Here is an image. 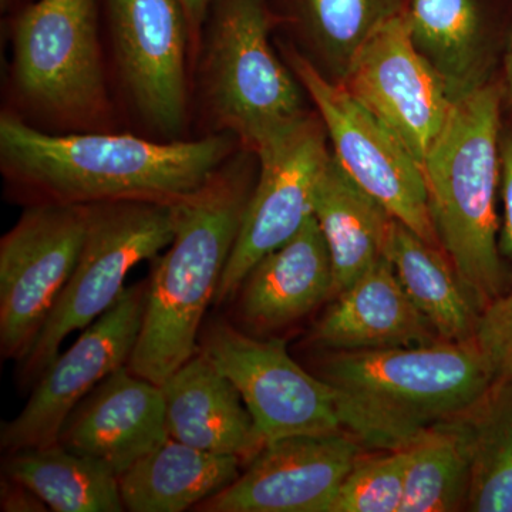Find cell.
<instances>
[{
	"instance_id": "cell-2",
	"label": "cell",
	"mask_w": 512,
	"mask_h": 512,
	"mask_svg": "<svg viewBox=\"0 0 512 512\" xmlns=\"http://www.w3.org/2000/svg\"><path fill=\"white\" fill-rule=\"evenodd\" d=\"M244 157L229 158L210 180L174 202V238L157 256L146 309L127 367L163 384L200 352L202 320L215 301L252 190Z\"/></svg>"
},
{
	"instance_id": "cell-11",
	"label": "cell",
	"mask_w": 512,
	"mask_h": 512,
	"mask_svg": "<svg viewBox=\"0 0 512 512\" xmlns=\"http://www.w3.org/2000/svg\"><path fill=\"white\" fill-rule=\"evenodd\" d=\"M326 136L322 121L305 114L255 148L258 181L214 305L234 301L249 271L295 237L312 217L316 187L332 154Z\"/></svg>"
},
{
	"instance_id": "cell-10",
	"label": "cell",
	"mask_w": 512,
	"mask_h": 512,
	"mask_svg": "<svg viewBox=\"0 0 512 512\" xmlns=\"http://www.w3.org/2000/svg\"><path fill=\"white\" fill-rule=\"evenodd\" d=\"M89 205L35 202L0 241V350L20 362L69 282Z\"/></svg>"
},
{
	"instance_id": "cell-31",
	"label": "cell",
	"mask_w": 512,
	"mask_h": 512,
	"mask_svg": "<svg viewBox=\"0 0 512 512\" xmlns=\"http://www.w3.org/2000/svg\"><path fill=\"white\" fill-rule=\"evenodd\" d=\"M0 510L5 512L50 511L39 495L6 474H2V485H0Z\"/></svg>"
},
{
	"instance_id": "cell-22",
	"label": "cell",
	"mask_w": 512,
	"mask_h": 512,
	"mask_svg": "<svg viewBox=\"0 0 512 512\" xmlns=\"http://www.w3.org/2000/svg\"><path fill=\"white\" fill-rule=\"evenodd\" d=\"M384 256L399 276L404 291L440 339L473 342L483 311L440 247L424 241L394 218Z\"/></svg>"
},
{
	"instance_id": "cell-28",
	"label": "cell",
	"mask_w": 512,
	"mask_h": 512,
	"mask_svg": "<svg viewBox=\"0 0 512 512\" xmlns=\"http://www.w3.org/2000/svg\"><path fill=\"white\" fill-rule=\"evenodd\" d=\"M407 461V448L363 454L340 485L330 512H400Z\"/></svg>"
},
{
	"instance_id": "cell-27",
	"label": "cell",
	"mask_w": 512,
	"mask_h": 512,
	"mask_svg": "<svg viewBox=\"0 0 512 512\" xmlns=\"http://www.w3.org/2000/svg\"><path fill=\"white\" fill-rule=\"evenodd\" d=\"M293 3L313 39L345 66L380 20L404 8V0H293Z\"/></svg>"
},
{
	"instance_id": "cell-6",
	"label": "cell",
	"mask_w": 512,
	"mask_h": 512,
	"mask_svg": "<svg viewBox=\"0 0 512 512\" xmlns=\"http://www.w3.org/2000/svg\"><path fill=\"white\" fill-rule=\"evenodd\" d=\"M210 15L204 59L208 101L221 126L255 150L308 114L301 83L269 43L266 0H214Z\"/></svg>"
},
{
	"instance_id": "cell-8",
	"label": "cell",
	"mask_w": 512,
	"mask_h": 512,
	"mask_svg": "<svg viewBox=\"0 0 512 512\" xmlns=\"http://www.w3.org/2000/svg\"><path fill=\"white\" fill-rule=\"evenodd\" d=\"M12 73L33 106L66 120L107 110L94 0H37L13 29Z\"/></svg>"
},
{
	"instance_id": "cell-7",
	"label": "cell",
	"mask_w": 512,
	"mask_h": 512,
	"mask_svg": "<svg viewBox=\"0 0 512 512\" xmlns=\"http://www.w3.org/2000/svg\"><path fill=\"white\" fill-rule=\"evenodd\" d=\"M200 350L237 387L265 446L299 434L356 437L360 413L353 397L299 366L285 340L255 338L217 320L202 333Z\"/></svg>"
},
{
	"instance_id": "cell-14",
	"label": "cell",
	"mask_w": 512,
	"mask_h": 512,
	"mask_svg": "<svg viewBox=\"0 0 512 512\" xmlns=\"http://www.w3.org/2000/svg\"><path fill=\"white\" fill-rule=\"evenodd\" d=\"M121 79L140 116L174 136L187 116V46L181 0H107Z\"/></svg>"
},
{
	"instance_id": "cell-5",
	"label": "cell",
	"mask_w": 512,
	"mask_h": 512,
	"mask_svg": "<svg viewBox=\"0 0 512 512\" xmlns=\"http://www.w3.org/2000/svg\"><path fill=\"white\" fill-rule=\"evenodd\" d=\"M173 238V204H89L82 254L28 355L18 362L19 384L33 386L55 362L64 340L76 330L89 328L117 302L131 269L146 259L157 258Z\"/></svg>"
},
{
	"instance_id": "cell-13",
	"label": "cell",
	"mask_w": 512,
	"mask_h": 512,
	"mask_svg": "<svg viewBox=\"0 0 512 512\" xmlns=\"http://www.w3.org/2000/svg\"><path fill=\"white\" fill-rule=\"evenodd\" d=\"M148 281L126 286L113 306L33 384L32 396L15 419L2 424L6 454L50 446L59 440L69 414L104 379L127 366L136 348L146 309Z\"/></svg>"
},
{
	"instance_id": "cell-19",
	"label": "cell",
	"mask_w": 512,
	"mask_h": 512,
	"mask_svg": "<svg viewBox=\"0 0 512 512\" xmlns=\"http://www.w3.org/2000/svg\"><path fill=\"white\" fill-rule=\"evenodd\" d=\"M161 389L171 439L247 464L265 447L237 387L201 350Z\"/></svg>"
},
{
	"instance_id": "cell-24",
	"label": "cell",
	"mask_w": 512,
	"mask_h": 512,
	"mask_svg": "<svg viewBox=\"0 0 512 512\" xmlns=\"http://www.w3.org/2000/svg\"><path fill=\"white\" fill-rule=\"evenodd\" d=\"M414 45L454 100L481 86L487 6L484 0H404Z\"/></svg>"
},
{
	"instance_id": "cell-12",
	"label": "cell",
	"mask_w": 512,
	"mask_h": 512,
	"mask_svg": "<svg viewBox=\"0 0 512 512\" xmlns=\"http://www.w3.org/2000/svg\"><path fill=\"white\" fill-rule=\"evenodd\" d=\"M342 84L423 167L456 100L414 45L403 10L380 20L360 43L346 63Z\"/></svg>"
},
{
	"instance_id": "cell-23",
	"label": "cell",
	"mask_w": 512,
	"mask_h": 512,
	"mask_svg": "<svg viewBox=\"0 0 512 512\" xmlns=\"http://www.w3.org/2000/svg\"><path fill=\"white\" fill-rule=\"evenodd\" d=\"M447 420L470 458L466 510L512 512V377H497L476 402Z\"/></svg>"
},
{
	"instance_id": "cell-26",
	"label": "cell",
	"mask_w": 512,
	"mask_h": 512,
	"mask_svg": "<svg viewBox=\"0 0 512 512\" xmlns=\"http://www.w3.org/2000/svg\"><path fill=\"white\" fill-rule=\"evenodd\" d=\"M406 448L409 461L400 512H450L467 507L470 458L448 420L433 424Z\"/></svg>"
},
{
	"instance_id": "cell-9",
	"label": "cell",
	"mask_w": 512,
	"mask_h": 512,
	"mask_svg": "<svg viewBox=\"0 0 512 512\" xmlns=\"http://www.w3.org/2000/svg\"><path fill=\"white\" fill-rule=\"evenodd\" d=\"M289 62L319 111L342 170L397 221L441 247L423 170L403 141L342 83L330 82L306 57L292 53Z\"/></svg>"
},
{
	"instance_id": "cell-3",
	"label": "cell",
	"mask_w": 512,
	"mask_h": 512,
	"mask_svg": "<svg viewBox=\"0 0 512 512\" xmlns=\"http://www.w3.org/2000/svg\"><path fill=\"white\" fill-rule=\"evenodd\" d=\"M500 110L495 86L484 83L464 94L421 167L441 248L483 312L504 293L495 210Z\"/></svg>"
},
{
	"instance_id": "cell-34",
	"label": "cell",
	"mask_w": 512,
	"mask_h": 512,
	"mask_svg": "<svg viewBox=\"0 0 512 512\" xmlns=\"http://www.w3.org/2000/svg\"><path fill=\"white\" fill-rule=\"evenodd\" d=\"M2 2H6V0H2Z\"/></svg>"
},
{
	"instance_id": "cell-17",
	"label": "cell",
	"mask_w": 512,
	"mask_h": 512,
	"mask_svg": "<svg viewBox=\"0 0 512 512\" xmlns=\"http://www.w3.org/2000/svg\"><path fill=\"white\" fill-rule=\"evenodd\" d=\"M335 298L309 335V342L322 352L406 348L443 340L384 255Z\"/></svg>"
},
{
	"instance_id": "cell-20",
	"label": "cell",
	"mask_w": 512,
	"mask_h": 512,
	"mask_svg": "<svg viewBox=\"0 0 512 512\" xmlns=\"http://www.w3.org/2000/svg\"><path fill=\"white\" fill-rule=\"evenodd\" d=\"M242 464L170 437L121 474V500L131 512L195 510L234 483Z\"/></svg>"
},
{
	"instance_id": "cell-1",
	"label": "cell",
	"mask_w": 512,
	"mask_h": 512,
	"mask_svg": "<svg viewBox=\"0 0 512 512\" xmlns=\"http://www.w3.org/2000/svg\"><path fill=\"white\" fill-rule=\"evenodd\" d=\"M232 150L228 134L167 143L131 134L56 136L10 113L0 119L3 173L35 202L174 204L207 183Z\"/></svg>"
},
{
	"instance_id": "cell-18",
	"label": "cell",
	"mask_w": 512,
	"mask_h": 512,
	"mask_svg": "<svg viewBox=\"0 0 512 512\" xmlns=\"http://www.w3.org/2000/svg\"><path fill=\"white\" fill-rule=\"evenodd\" d=\"M335 292L328 244L312 215L295 237L249 271L234 301L249 329L269 332L305 318Z\"/></svg>"
},
{
	"instance_id": "cell-4",
	"label": "cell",
	"mask_w": 512,
	"mask_h": 512,
	"mask_svg": "<svg viewBox=\"0 0 512 512\" xmlns=\"http://www.w3.org/2000/svg\"><path fill=\"white\" fill-rule=\"evenodd\" d=\"M319 377L360 404L379 450H402L440 421L476 402L497 379L474 342L363 352H325Z\"/></svg>"
},
{
	"instance_id": "cell-25",
	"label": "cell",
	"mask_w": 512,
	"mask_h": 512,
	"mask_svg": "<svg viewBox=\"0 0 512 512\" xmlns=\"http://www.w3.org/2000/svg\"><path fill=\"white\" fill-rule=\"evenodd\" d=\"M3 474L29 487L50 511H126L117 474L59 443L6 454Z\"/></svg>"
},
{
	"instance_id": "cell-16",
	"label": "cell",
	"mask_w": 512,
	"mask_h": 512,
	"mask_svg": "<svg viewBox=\"0 0 512 512\" xmlns=\"http://www.w3.org/2000/svg\"><path fill=\"white\" fill-rule=\"evenodd\" d=\"M167 439L163 389L124 366L74 407L57 443L120 477Z\"/></svg>"
},
{
	"instance_id": "cell-21",
	"label": "cell",
	"mask_w": 512,
	"mask_h": 512,
	"mask_svg": "<svg viewBox=\"0 0 512 512\" xmlns=\"http://www.w3.org/2000/svg\"><path fill=\"white\" fill-rule=\"evenodd\" d=\"M313 217L328 244L336 296L382 258L394 217L342 170L333 154L316 187Z\"/></svg>"
},
{
	"instance_id": "cell-15",
	"label": "cell",
	"mask_w": 512,
	"mask_h": 512,
	"mask_svg": "<svg viewBox=\"0 0 512 512\" xmlns=\"http://www.w3.org/2000/svg\"><path fill=\"white\" fill-rule=\"evenodd\" d=\"M362 447L345 431L272 441L234 483L195 510L330 512L340 485L363 456Z\"/></svg>"
},
{
	"instance_id": "cell-29",
	"label": "cell",
	"mask_w": 512,
	"mask_h": 512,
	"mask_svg": "<svg viewBox=\"0 0 512 512\" xmlns=\"http://www.w3.org/2000/svg\"><path fill=\"white\" fill-rule=\"evenodd\" d=\"M474 342L487 357L495 376L512 377V289L481 313Z\"/></svg>"
},
{
	"instance_id": "cell-30",
	"label": "cell",
	"mask_w": 512,
	"mask_h": 512,
	"mask_svg": "<svg viewBox=\"0 0 512 512\" xmlns=\"http://www.w3.org/2000/svg\"><path fill=\"white\" fill-rule=\"evenodd\" d=\"M501 198L504 218L500 234V249L512 266V136H505L500 144Z\"/></svg>"
},
{
	"instance_id": "cell-33",
	"label": "cell",
	"mask_w": 512,
	"mask_h": 512,
	"mask_svg": "<svg viewBox=\"0 0 512 512\" xmlns=\"http://www.w3.org/2000/svg\"><path fill=\"white\" fill-rule=\"evenodd\" d=\"M505 83H507V94L512 104V39L508 49L507 60H505Z\"/></svg>"
},
{
	"instance_id": "cell-32",
	"label": "cell",
	"mask_w": 512,
	"mask_h": 512,
	"mask_svg": "<svg viewBox=\"0 0 512 512\" xmlns=\"http://www.w3.org/2000/svg\"><path fill=\"white\" fill-rule=\"evenodd\" d=\"M187 12L188 20L192 33L200 32L201 26L210 15V10L214 0H181Z\"/></svg>"
}]
</instances>
